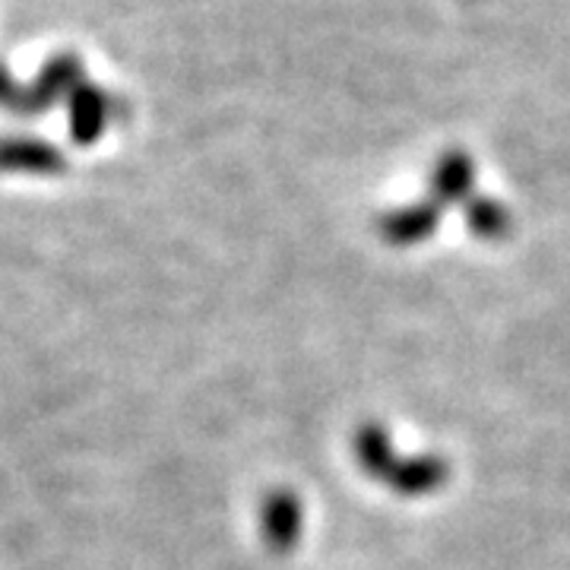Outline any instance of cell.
Segmentation results:
<instances>
[{"instance_id":"obj_1","label":"cell","mask_w":570,"mask_h":570,"mask_svg":"<svg viewBox=\"0 0 570 570\" xmlns=\"http://www.w3.org/2000/svg\"><path fill=\"white\" fill-rule=\"evenodd\" d=\"M82 82V58L77 51H61L45 61L32 82H17L10 70H3V105L17 115L36 118L41 111L70 99V92Z\"/></svg>"},{"instance_id":"obj_2","label":"cell","mask_w":570,"mask_h":570,"mask_svg":"<svg viewBox=\"0 0 570 570\" xmlns=\"http://www.w3.org/2000/svg\"><path fill=\"white\" fill-rule=\"evenodd\" d=\"M111 108H115V102L108 99V92H102L96 82L82 80L67 99L70 140L77 146H92L96 140H102L108 118H111Z\"/></svg>"},{"instance_id":"obj_3","label":"cell","mask_w":570,"mask_h":570,"mask_svg":"<svg viewBox=\"0 0 570 570\" xmlns=\"http://www.w3.org/2000/svg\"><path fill=\"white\" fill-rule=\"evenodd\" d=\"M441 216H444V206H438L428 197V200H419V204L400 206V209L384 213L377 219V232L393 247L419 245V242H425V238H431L438 232Z\"/></svg>"},{"instance_id":"obj_4","label":"cell","mask_w":570,"mask_h":570,"mask_svg":"<svg viewBox=\"0 0 570 570\" xmlns=\"http://www.w3.org/2000/svg\"><path fill=\"white\" fill-rule=\"evenodd\" d=\"M261 527H264V542L269 551L285 554L298 546L302 539V501L288 489L269 491L261 510Z\"/></svg>"},{"instance_id":"obj_5","label":"cell","mask_w":570,"mask_h":570,"mask_svg":"<svg viewBox=\"0 0 570 570\" xmlns=\"http://www.w3.org/2000/svg\"><path fill=\"white\" fill-rule=\"evenodd\" d=\"M475 163L463 149H448L431 171V200L438 206H466L472 200Z\"/></svg>"},{"instance_id":"obj_6","label":"cell","mask_w":570,"mask_h":570,"mask_svg":"<svg viewBox=\"0 0 570 570\" xmlns=\"http://www.w3.org/2000/svg\"><path fill=\"white\" fill-rule=\"evenodd\" d=\"M450 479V463L438 453H419V456H409L400 460L396 472L390 475V489L403 498H425L434 494L448 485Z\"/></svg>"},{"instance_id":"obj_7","label":"cell","mask_w":570,"mask_h":570,"mask_svg":"<svg viewBox=\"0 0 570 570\" xmlns=\"http://www.w3.org/2000/svg\"><path fill=\"white\" fill-rule=\"evenodd\" d=\"M3 168L22 175H61L67 159L58 146L39 137H10L3 142Z\"/></svg>"},{"instance_id":"obj_8","label":"cell","mask_w":570,"mask_h":570,"mask_svg":"<svg viewBox=\"0 0 570 570\" xmlns=\"http://www.w3.org/2000/svg\"><path fill=\"white\" fill-rule=\"evenodd\" d=\"M352 444H355V460H358V466L365 469V475L387 485L390 475L400 466V456L393 450L387 428L377 425V422H365V425H358Z\"/></svg>"},{"instance_id":"obj_9","label":"cell","mask_w":570,"mask_h":570,"mask_svg":"<svg viewBox=\"0 0 570 570\" xmlns=\"http://www.w3.org/2000/svg\"><path fill=\"white\" fill-rule=\"evenodd\" d=\"M463 216H466L469 232L482 242H501L510 235V225H513V216L504 204L491 200V197H472L466 206H463Z\"/></svg>"}]
</instances>
